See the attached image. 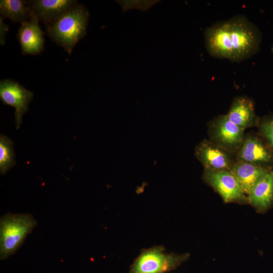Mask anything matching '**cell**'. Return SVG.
Wrapping results in <instances>:
<instances>
[{
	"mask_svg": "<svg viewBox=\"0 0 273 273\" xmlns=\"http://www.w3.org/2000/svg\"><path fill=\"white\" fill-rule=\"evenodd\" d=\"M88 19V10L77 2L46 26L47 32L55 42L71 55L74 47L86 34Z\"/></svg>",
	"mask_w": 273,
	"mask_h": 273,
	"instance_id": "obj_1",
	"label": "cell"
},
{
	"mask_svg": "<svg viewBox=\"0 0 273 273\" xmlns=\"http://www.w3.org/2000/svg\"><path fill=\"white\" fill-rule=\"evenodd\" d=\"M37 221L30 213H7L0 219V259L15 253L31 233Z\"/></svg>",
	"mask_w": 273,
	"mask_h": 273,
	"instance_id": "obj_2",
	"label": "cell"
},
{
	"mask_svg": "<svg viewBox=\"0 0 273 273\" xmlns=\"http://www.w3.org/2000/svg\"><path fill=\"white\" fill-rule=\"evenodd\" d=\"M228 20L233 46L232 62H240L257 53L261 41V34L258 27L243 15Z\"/></svg>",
	"mask_w": 273,
	"mask_h": 273,
	"instance_id": "obj_3",
	"label": "cell"
},
{
	"mask_svg": "<svg viewBox=\"0 0 273 273\" xmlns=\"http://www.w3.org/2000/svg\"><path fill=\"white\" fill-rule=\"evenodd\" d=\"M190 256L188 253H166L161 245L143 249L131 265L128 273H167L176 269Z\"/></svg>",
	"mask_w": 273,
	"mask_h": 273,
	"instance_id": "obj_4",
	"label": "cell"
},
{
	"mask_svg": "<svg viewBox=\"0 0 273 273\" xmlns=\"http://www.w3.org/2000/svg\"><path fill=\"white\" fill-rule=\"evenodd\" d=\"M207 126L209 140L236 156L243 143L245 130L231 122L226 114L215 117Z\"/></svg>",
	"mask_w": 273,
	"mask_h": 273,
	"instance_id": "obj_5",
	"label": "cell"
},
{
	"mask_svg": "<svg viewBox=\"0 0 273 273\" xmlns=\"http://www.w3.org/2000/svg\"><path fill=\"white\" fill-rule=\"evenodd\" d=\"M202 179L220 195L224 203L248 204L247 196L230 171L204 169Z\"/></svg>",
	"mask_w": 273,
	"mask_h": 273,
	"instance_id": "obj_6",
	"label": "cell"
},
{
	"mask_svg": "<svg viewBox=\"0 0 273 273\" xmlns=\"http://www.w3.org/2000/svg\"><path fill=\"white\" fill-rule=\"evenodd\" d=\"M236 158L238 162L273 169V152L257 133L245 134Z\"/></svg>",
	"mask_w": 273,
	"mask_h": 273,
	"instance_id": "obj_7",
	"label": "cell"
},
{
	"mask_svg": "<svg viewBox=\"0 0 273 273\" xmlns=\"http://www.w3.org/2000/svg\"><path fill=\"white\" fill-rule=\"evenodd\" d=\"M195 156L202 164L204 169L212 171H230L236 162V156L209 139H203L197 144Z\"/></svg>",
	"mask_w": 273,
	"mask_h": 273,
	"instance_id": "obj_8",
	"label": "cell"
},
{
	"mask_svg": "<svg viewBox=\"0 0 273 273\" xmlns=\"http://www.w3.org/2000/svg\"><path fill=\"white\" fill-rule=\"evenodd\" d=\"M33 96L32 92L15 80L5 79L0 81V99L4 104L15 108L17 129L22 123L23 115L28 110V105Z\"/></svg>",
	"mask_w": 273,
	"mask_h": 273,
	"instance_id": "obj_9",
	"label": "cell"
},
{
	"mask_svg": "<svg viewBox=\"0 0 273 273\" xmlns=\"http://www.w3.org/2000/svg\"><path fill=\"white\" fill-rule=\"evenodd\" d=\"M205 46L209 54L219 59L233 60V46L228 20L216 22L204 32Z\"/></svg>",
	"mask_w": 273,
	"mask_h": 273,
	"instance_id": "obj_10",
	"label": "cell"
},
{
	"mask_svg": "<svg viewBox=\"0 0 273 273\" xmlns=\"http://www.w3.org/2000/svg\"><path fill=\"white\" fill-rule=\"evenodd\" d=\"M38 21L36 17L31 14L29 19L22 23L18 30L17 38L23 55H37L44 49V32Z\"/></svg>",
	"mask_w": 273,
	"mask_h": 273,
	"instance_id": "obj_11",
	"label": "cell"
},
{
	"mask_svg": "<svg viewBox=\"0 0 273 273\" xmlns=\"http://www.w3.org/2000/svg\"><path fill=\"white\" fill-rule=\"evenodd\" d=\"M226 115L231 122L244 130L256 127L260 118L255 113L253 100L244 96L234 99Z\"/></svg>",
	"mask_w": 273,
	"mask_h": 273,
	"instance_id": "obj_12",
	"label": "cell"
},
{
	"mask_svg": "<svg viewBox=\"0 0 273 273\" xmlns=\"http://www.w3.org/2000/svg\"><path fill=\"white\" fill-rule=\"evenodd\" d=\"M31 14L46 26L51 24L77 3L74 0L29 1Z\"/></svg>",
	"mask_w": 273,
	"mask_h": 273,
	"instance_id": "obj_13",
	"label": "cell"
},
{
	"mask_svg": "<svg viewBox=\"0 0 273 273\" xmlns=\"http://www.w3.org/2000/svg\"><path fill=\"white\" fill-rule=\"evenodd\" d=\"M248 204L263 213L273 206V169L260 180L247 195Z\"/></svg>",
	"mask_w": 273,
	"mask_h": 273,
	"instance_id": "obj_14",
	"label": "cell"
},
{
	"mask_svg": "<svg viewBox=\"0 0 273 273\" xmlns=\"http://www.w3.org/2000/svg\"><path fill=\"white\" fill-rule=\"evenodd\" d=\"M271 170L236 161L230 171L236 177L244 193L248 195Z\"/></svg>",
	"mask_w": 273,
	"mask_h": 273,
	"instance_id": "obj_15",
	"label": "cell"
},
{
	"mask_svg": "<svg viewBox=\"0 0 273 273\" xmlns=\"http://www.w3.org/2000/svg\"><path fill=\"white\" fill-rule=\"evenodd\" d=\"M0 12L3 17L21 24L27 21L31 15L29 1L1 0Z\"/></svg>",
	"mask_w": 273,
	"mask_h": 273,
	"instance_id": "obj_16",
	"label": "cell"
},
{
	"mask_svg": "<svg viewBox=\"0 0 273 273\" xmlns=\"http://www.w3.org/2000/svg\"><path fill=\"white\" fill-rule=\"evenodd\" d=\"M13 142L7 136L0 135V172L3 175L16 164Z\"/></svg>",
	"mask_w": 273,
	"mask_h": 273,
	"instance_id": "obj_17",
	"label": "cell"
},
{
	"mask_svg": "<svg viewBox=\"0 0 273 273\" xmlns=\"http://www.w3.org/2000/svg\"><path fill=\"white\" fill-rule=\"evenodd\" d=\"M256 127L257 133L266 142L273 152V115L260 117Z\"/></svg>",
	"mask_w": 273,
	"mask_h": 273,
	"instance_id": "obj_18",
	"label": "cell"
},
{
	"mask_svg": "<svg viewBox=\"0 0 273 273\" xmlns=\"http://www.w3.org/2000/svg\"><path fill=\"white\" fill-rule=\"evenodd\" d=\"M121 6L123 12L130 9H139L145 12L160 1H116Z\"/></svg>",
	"mask_w": 273,
	"mask_h": 273,
	"instance_id": "obj_19",
	"label": "cell"
},
{
	"mask_svg": "<svg viewBox=\"0 0 273 273\" xmlns=\"http://www.w3.org/2000/svg\"><path fill=\"white\" fill-rule=\"evenodd\" d=\"M8 25L5 24L3 21V17H0V43L2 46L5 43V36L8 30Z\"/></svg>",
	"mask_w": 273,
	"mask_h": 273,
	"instance_id": "obj_20",
	"label": "cell"
},
{
	"mask_svg": "<svg viewBox=\"0 0 273 273\" xmlns=\"http://www.w3.org/2000/svg\"><path fill=\"white\" fill-rule=\"evenodd\" d=\"M271 51L273 53V45L272 46V47L271 48Z\"/></svg>",
	"mask_w": 273,
	"mask_h": 273,
	"instance_id": "obj_21",
	"label": "cell"
}]
</instances>
